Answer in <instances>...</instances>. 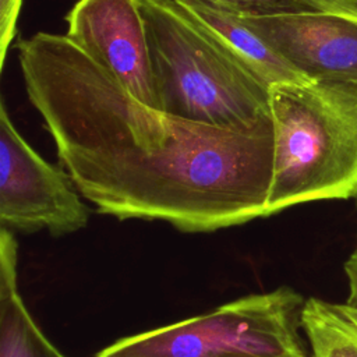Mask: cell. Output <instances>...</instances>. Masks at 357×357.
Returning a JSON list of instances; mask_svg holds the SVG:
<instances>
[{
    "label": "cell",
    "mask_w": 357,
    "mask_h": 357,
    "mask_svg": "<svg viewBox=\"0 0 357 357\" xmlns=\"http://www.w3.org/2000/svg\"><path fill=\"white\" fill-rule=\"evenodd\" d=\"M29 102L79 194L120 220L209 233L265 218L272 120L223 128L151 107L66 35L17 43Z\"/></svg>",
    "instance_id": "1"
},
{
    "label": "cell",
    "mask_w": 357,
    "mask_h": 357,
    "mask_svg": "<svg viewBox=\"0 0 357 357\" xmlns=\"http://www.w3.org/2000/svg\"><path fill=\"white\" fill-rule=\"evenodd\" d=\"M272 180L265 218L298 204L357 197V81L269 88Z\"/></svg>",
    "instance_id": "2"
},
{
    "label": "cell",
    "mask_w": 357,
    "mask_h": 357,
    "mask_svg": "<svg viewBox=\"0 0 357 357\" xmlns=\"http://www.w3.org/2000/svg\"><path fill=\"white\" fill-rule=\"evenodd\" d=\"M158 109L245 130L271 119L269 86L237 63L174 0H139Z\"/></svg>",
    "instance_id": "3"
},
{
    "label": "cell",
    "mask_w": 357,
    "mask_h": 357,
    "mask_svg": "<svg viewBox=\"0 0 357 357\" xmlns=\"http://www.w3.org/2000/svg\"><path fill=\"white\" fill-rule=\"evenodd\" d=\"M304 303L298 291L280 286L121 337L93 357H307L298 333Z\"/></svg>",
    "instance_id": "4"
},
{
    "label": "cell",
    "mask_w": 357,
    "mask_h": 357,
    "mask_svg": "<svg viewBox=\"0 0 357 357\" xmlns=\"http://www.w3.org/2000/svg\"><path fill=\"white\" fill-rule=\"evenodd\" d=\"M67 170L45 160L18 132L0 105V222L11 231H49L53 237L84 229L89 209Z\"/></svg>",
    "instance_id": "5"
},
{
    "label": "cell",
    "mask_w": 357,
    "mask_h": 357,
    "mask_svg": "<svg viewBox=\"0 0 357 357\" xmlns=\"http://www.w3.org/2000/svg\"><path fill=\"white\" fill-rule=\"evenodd\" d=\"M66 36L74 45L134 98L158 109L139 0H78L66 15Z\"/></svg>",
    "instance_id": "6"
},
{
    "label": "cell",
    "mask_w": 357,
    "mask_h": 357,
    "mask_svg": "<svg viewBox=\"0 0 357 357\" xmlns=\"http://www.w3.org/2000/svg\"><path fill=\"white\" fill-rule=\"evenodd\" d=\"M241 17L308 79L357 81L356 21L329 13Z\"/></svg>",
    "instance_id": "7"
},
{
    "label": "cell",
    "mask_w": 357,
    "mask_h": 357,
    "mask_svg": "<svg viewBox=\"0 0 357 357\" xmlns=\"http://www.w3.org/2000/svg\"><path fill=\"white\" fill-rule=\"evenodd\" d=\"M237 63L269 88L312 82L293 67L241 15L211 0H174Z\"/></svg>",
    "instance_id": "8"
},
{
    "label": "cell",
    "mask_w": 357,
    "mask_h": 357,
    "mask_svg": "<svg viewBox=\"0 0 357 357\" xmlns=\"http://www.w3.org/2000/svg\"><path fill=\"white\" fill-rule=\"evenodd\" d=\"M18 245L0 229V357H63L35 324L18 291Z\"/></svg>",
    "instance_id": "9"
},
{
    "label": "cell",
    "mask_w": 357,
    "mask_h": 357,
    "mask_svg": "<svg viewBox=\"0 0 357 357\" xmlns=\"http://www.w3.org/2000/svg\"><path fill=\"white\" fill-rule=\"evenodd\" d=\"M310 357H357V308L310 297L301 310Z\"/></svg>",
    "instance_id": "10"
},
{
    "label": "cell",
    "mask_w": 357,
    "mask_h": 357,
    "mask_svg": "<svg viewBox=\"0 0 357 357\" xmlns=\"http://www.w3.org/2000/svg\"><path fill=\"white\" fill-rule=\"evenodd\" d=\"M240 15L329 13L357 22V0H211Z\"/></svg>",
    "instance_id": "11"
},
{
    "label": "cell",
    "mask_w": 357,
    "mask_h": 357,
    "mask_svg": "<svg viewBox=\"0 0 357 357\" xmlns=\"http://www.w3.org/2000/svg\"><path fill=\"white\" fill-rule=\"evenodd\" d=\"M22 0H0V66L4 67L8 46L15 35Z\"/></svg>",
    "instance_id": "12"
},
{
    "label": "cell",
    "mask_w": 357,
    "mask_h": 357,
    "mask_svg": "<svg viewBox=\"0 0 357 357\" xmlns=\"http://www.w3.org/2000/svg\"><path fill=\"white\" fill-rule=\"evenodd\" d=\"M344 273L347 278V298L346 303L357 308V243L347 261L344 262Z\"/></svg>",
    "instance_id": "13"
},
{
    "label": "cell",
    "mask_w": 357,
    "mask_h": 357,
    "mask_svg": "<svg viewBox=\"0 0 357 357\" xmlns=\"http://www.w3.org/2000/svg\"><path fill=\"white\" fill-rule=\"evenodd\" d=\"M63 357H66V356H63Z\"/></svg>",
    "instance_id": "14"
},
{
    "label": "cell",
    "mask_w": 357,
    "mask_h": 357,
    "mask_svg": "<svg viewBox=\"0 0 357 357\" xmlns=\"http://www.w3.org/2000/svg\"><path fill=\"white\" fill-rule=\"evenodd\" d=\"M356 198H357V197H356Z\"/></svg>",
    "instance_id": "15"
}]
</instances>
